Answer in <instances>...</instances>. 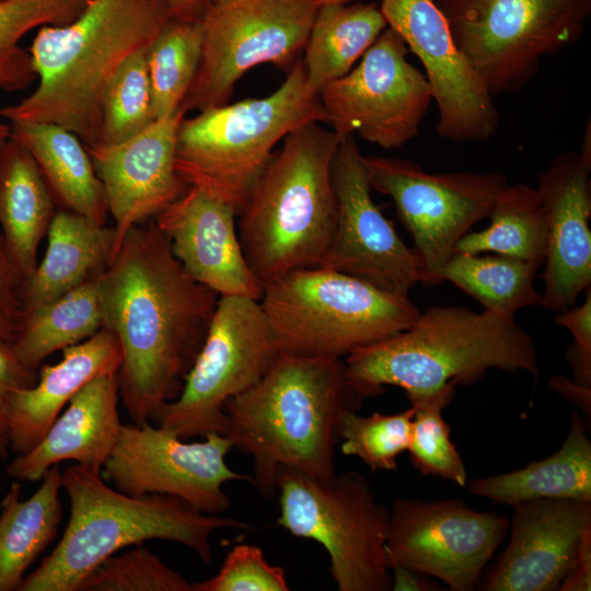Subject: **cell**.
Instances as JSON below:
<instances>
[{"label":"cell","instance_id":"cell-1","mask_svg":"<svg viewBox=\"0 0 591 591\" xmlns=\"http://www.w3.org/2000/svg\"><path fill=\"white\" fill-rule=\"evenodd\" d=\"M99 285L103 328L121 349L119 399L134 424L154 422L178 396L220 297L186 271L153 219L125 234Z\"/></svg>","mask_w":591,"mask_h":591},{"label":"cell","instance_id":"cell-2","mask_svg":"<svg viewBox=\"0 0 591 591\" xmlns=\"http://www.w3.org/2000/svg\"><path fill=\"white\" fill-rule=\"evenodd\" d=\"M362 397L350 385L344 359L280 352L250 389L224 405V436L252 457L250 482L271 498L281 466L317 478L336 474L335 447L343 416Z\"/></svg>","mask_w":591,"mask_h":591},{"label":"cell","instance_id":"cell-3","mask_svg":"<svg viewBox=\"0 0 591 591\" xmlns=\"http://www.w3.org/2000/svg\"><path fill=\"white\" fill-rule=\"evenodd\" d=\"M171 19L163 0H90L72 22L39 27L27 49L37 86L20 102L0 107V117L56 124L85 147L94 146L111 80Z\"/></svg>","mask_w":591,"mask_h":591},{"label":"cell","instance_id":"cell-4","mask_svg":"<svg viewBox=\"0 0 591 591\" xmlns=\"http://www.w3.org/2000/svg\"><path fill=\"white\" fill-rule=\"evenodd\" d=\"M347 379L363 397L389 385L407 398L480 380L493 369L538 376L533 338L514 317L463 306L434 305L405 331L360 347L345 359Z\"/></svg>","mask_w":591,"mask_h":591},{"label":"cell","instance_id":"cell-5","mask_svg":"<svg viewBox=\"0 0 591 591\" xmlns=\"http://www.w3.org/2000/svg\"><path fill=\"white\" fill-rule=\"evenodd\" d=\"M61 486L70 500L68 525L53 552L24 578L20 591H78L100 563L148 540L183 544L209 564L216 531L251 529L234 518L201 512L174 496L127 495L111 488L100 472L79 464L61 473Z\"/></svg>","mask_w":591,"mask_h":591},{"label":"cell","instance_id":"cell-6","mask_svg":"<svg viewBox=\"0 0 591 591\" xmlns=\"http://www.w3.org/2000/svg\"><path fill=\"white\" fill-rule=\"evenodd\" d=\"M339 141L321 123L289 134L239 212L243 253L263 288L290 271L321 266L336 221L333 161Z\"/></svg>","mask_w":591,"mask_h":591},{"label":"cell","instance_id":"cell-7","mask_svg":"<svg viewBox=\"0 0 591 591\" xmlns=\"http://www.w3.org/2000/svg\"><path fill=\"white\" fill-rule=\"evenodd\" d=\"M310 123H326V116L318 95L306 88L302 60H297L270 95L184 117L176 139V172L188 186L239 215L276 144Z\"/></svg>","mask_w":591,"mask_h":591},{"label":"cell","instance_id":"cell-8","mask_svg":"<svg viewBox=\"0 0 591 591\" xmlns=\"http://www.w3.org/2000/svg\"><path fill=\"white\" fill-rule=\"evenodd\" d=\"M259 302L281 352L302 357H346L405 331L420 312L408 297L321 266L271 281Z\"/></svg>","mask_w":591,"mask_h":591},{"label":"cell","instance_id":"cell-9","mask_svg":"<svg viewBox=\"0 0 591 591\" xmlns=\"http://www.w3.org/2000/svg\"><path fill=\"white\" fill-rule=\"evenodd\" d=\"M276 489L277 523L324 547L337 590L392 589L386 554L390 510L376 501L362 475L345 472L324 479L281 466Z\"/></svg>","mask_w":591,"mask_h":591},{"label":"cell","instance_id":"cell-10","mask_svg":"<svg viewBox=\"0 0 591 591\" xmlns=\"http://www.w3.org/2000/svg\"><path fill=\"white\" fill-rule=\"evenodd\" d=\"M489 93L517 92L541 60L579 40L591 0H436Z\"/></svg>","mask_w":591,"mask_h":591},{"label":"cell","instance_id":"cell-11","mask_svg":"<svg viewBox=\"0 0 591 591\" xmlns=\"http://www.w3.org/2000/svg\"><path fill=\"white\" fill-rule=\"evenodd\" d=\"M280 352L259 300L220 297L178 396L161 408L154 425L185 440L223 434L225 403L254 385Z\"/></svg>","mask_w":591,"mask_h":591},{"label":"cell","instance_id":"cell-12","mask_svg":"<svg viewBox=\"0 0 591 591\" xmlns=\"http://www.w3.org/2000/svg\"><path fill=\"white\" fill-rule=\"evenodd\" d=\"M321 0H224L204 18L200 62L182 107L227 104L252 68L287 69L304 49Z\"/></svg>","mask_w":591,"mask_h":591},{"label":"cell","instance_id":"cell-13","mask_svg":"<svg viewBox=\"0 0 591 591\" xmlns=\"http://www.w3.org/2000/svg\"><path fill=\"white\" fill-rule=\"evenodd\" d=\"M372 189L390 197L414 241L421 280L441 283L457 242L488 218L509 184L499 172L428 173L412 160L363 155Z\"/></svg>","mask_w":591,"mask_h":591},{"label":"cell","instance_id":"cell-14","mask_svg":"<svg viewBox=\"0 0 591 591\" xmlns=\"http://www.w3.org/2000/svg\"><path fill=\"white\" fill-rule=\"evenodd\" d=\"M408 51L387 26L357 66L320 91L332 130L383 149L402 148L419 135L433 99L425 73L408 61Z\"/></svg>","mask_w":591,"mask_h":591},{"label":"cell","instance_id":"cell-15","mask_svg":"<svg viewBox=\"0 0 591 591\" xmlns=\"http://www.w3.org/2000/svg\"><path fill=\"white\" fill-rule=\"evenodd\" d=\"M204 438L186 442L150 422L121 424L103 475L127 495H170L201 512L223 514L231 507L223 485L250 480L251 475L228 466L232 443L224 434L211 432Z\"/></svg>","mask_w":591,"mask_h":591},{"label":"cell","instance_id":"cell-16","mask_svg":"<svg viewBox=\"0 0 591 591\" xmlns=\"http://www.w3.org/2000/svg\"><path fill=\"white\" fill-rule=\"evenodd\" d=\"M509 528L503 515L476 511L460 499L396 498L389 519V566L421 572L452 591H471Z\"/></svg>","mask_w":591,"mask_h":591},{"label":"cell","instance_id":"cell-17","mask_svg":"<svg viewBox=\"0 0 591 591\" xmlns=\"http://www.w3.org/2000/svg\"><path fill=\"white\" fill-rule=\"evenodd\" d=\"M336 221L321 267L408 297L421 280L419 259L402 241L371 196V184L356 137H340L333 161Z\"/></svg>","mask_w":591,"mask_h":591},{"label":"cell","instance_id":"cell-18","mask_svg":"<svg viewBox=\"0 0 591 591\" xmlns=\"http://www.w3.org/2000/svg\"><path fill=\"white\" fill-rule=\"evenodd\" d=\"M381 12L421 62L438 107L436 132L454 142L490 139L499 128L494 96L456 46L436 0H381Z\"/></svg>","mask_w":591,"mask_h":591},{"label":"cell","instance_id":"cell-19","mask_svg":"<svg viewBox=\"0 0 591 591\" xmlns=\"http://www.w3.org/2000/svg\"><path fill=\"white\" fill-rule=\"evenodd\" d=\"M186 113L181 106L125 141L86 147L114 219V255L131 228L154 219L188 188L175 167L177 131Z\"/></svg>","mask_w":591,"mask_h":591},{"label":"cell","instance_id":"cell-20","mask_svg":"<svg viewBox=\"0 0 591 591\" xmlns=\"http://www.w3.org/2000/svg\"><path fill=\"white\" fill-rule=\"evenodd\" d=\"M591 163L577 151L557 154L540 174L547 248L540 305L573 306L591 287Z\"/></svg>","mask_w":591,"mask_h":591},{"label":"cell","instance_id":"cell-21","mask_svg":"<svg viewBox=\"0 0 591 591\" xmlns=\"http://www.w3.org/2000/svg\"><path fill=\"white\" fill-rule=\"evenodd\" d=\"M236 217L232 206L188 186L153 220L195 280L219 297L260 300L263 287L243 253Z\"/></svg>","mask_w":591,"mask_h":591},{"label":"cell","instance_id":"cell-22","mask_svg":"<svg viewBox=\"0 0 591 591\" xmlns=\"http://www.w3.org/2000/svg\"><path fill=\"white\" fill-rule=\"evenodd\" d=\"M513 508L509 544L483 589L558 590L591 530V502L542 498Z\"/></svg>","mask_w":591,"mask_h":591},{"label":"cell","instance_id":"cell-23","mask_svg":"<svg viewBox=\"0 0 591 591\" xmlns=\"http://www.w3.org/2000/svg\"><path fill=\"white\" fill-rule=\"evenodd\" d=\"M118 376H96L84 385L56 418L43 439L28 452L16 455L7 473L19 482H37L62 461L102 471L121 427L118 414Z\"/></svg>","mask_w":591,"mask_h":591},{"label":"cell","instance_id":"cell-24","mask_svg":"<svg viewBox=\"0 0 591 591\" xmlns=\"http://www.w3.org/2000/svg\"><path fill=\"white\" fill-rule=\"evenodd\" d=\"M61 351L57 363L40 366L34 385L16 390L9 399V447L18 455L43 439L63 406L84 385L96 376L117 373L121 363L119 341L107 328Z\"/></svg>","mask_w":591,"mask_h":591},{"label":"cell","instance_id":"cell-25","mask_svg":"<svg viewBox=\"0 0 591 591\" xmlns=\"http://www.w3.org/2000/svg\"><path fill=\"white\" fill-rule=\"evenodd\" d=\"M44 257L25 280L27 310L50 302L101 274L115 251V229L59 209L47 231Z\"/></svg>","mask_w":591,"mask_h":591},{"label":"cell","instance_id":"cell-26","mask_svg":"<svg viewBox=\"0 0 591 591\" xmlns=\"http://www.w3.org/2000/svg\"><path fill=\"white\" fill-rule=\"evenodd\" d=\"M11 137L35 160L59 209L106 224L103 185L83 141L71 130L42 121H11Z\"/></svg>","mask_w":591,"mask_h":591},{"label":"cell","instance_id":"cell-27","mask_svg":"<svg viewBox=\"0 0 591 591\" xmlns=\"http://www.w3.org/2000/svg\"><path fill=\"white\" fill-rule=\"evenodd\" d=\"M56 206L35 160L10 136L0 146V231L25 278L37 266L38 246L47 234Z\"/></svg>","mask_w":591,"mask_h":591},{"label":"cell","instance_id":"cell-28","mask_svg":"<svg viewBox=\"0 0 591 591\" xmlns=\"http://www.w3.org/2000/svg\"><path fill=\"white\" fill-rule=\"evenodd\" d=\"M468 491L512 507L542 498L591 502V441L584 419L571 415L567 438L552 455L520 470L474 478Z\"/></svg>","mask_w":591,"mask_h":591},{"label":"cell","instance_id":"cell-29","mask_svg":"<svg viewBox=\"0 0 591 591\" xmlns=\"http://www.w3.org/2000/svg\"><path fill=\"white\" fill-rule=\"evenodd\" d=\"M61 488L59 464L47 471L25 500L20 483L11 485L1 502L0 591L20 590L28 567L56 537L62 517Z\"/></svg>","mask_w":591,"mask_h":591},{"label":"cell","instance_id":"cell-30","mask_svg":"<svg viewBox=\"0 0 591 591\" xmlns=\"http://www.w3.org/2000/svg\"><path fill=\"white\" fill-rule=\"evenodd\" d=\"M386 27L374 3H322L302 61L310 93L347 74Z\"/></svg>","mask_w":591,"mask_h":591},{"label":"cell","instance_id":"cell-31","mask_svg":"<svg viewBox=\"0 0 591 591\" xmlns=\"http://www.w3.org/2000/svg\"><path fill=\"white\" fill-rule=\"evenodd\" d=\"M99 275L61 297L27 310L11 341L18 359L38 371L57 350L79 344L104 326Z\"/></svg>","mask_w":591,"mask_h":591},{"label":"cell","instance_id":"cell-32","mask_svg":"<svg viewBox=\"0 0 591 591\" xmlns=\"http://www.w3.org/2000/svg\"><path fill=\"white\" fill-rule=\"evenodd\" d=\"M489 225L466 233L454 253L498 255L544 264L547 248V227L540 193L526 184H508L497 198Z\"/></svg>","mask_w":591,"mask_h":591},{"label":"cell","instance_id":"cell-33","mask_svg":"<svg viewBox=\"0 0 591 591\" xmlns=\"http://www.w3.org/2000/svg\"><path fill=\"white\" fill-rule=\"evenodd\" d=\"M541 266L514 257L454 253L443 267L441 281H450L484 308L514 317L523 308L540 305L535 275Z\"/></svg>","mask_w":591,"mask_h":591},{"label":"cell","instance_id":"cell-34","mask_svg":"<svg viewBox=\"0 0 591 591\" xmlns=\"http://www.w3.org/2000/svg\"><path fill=\"white\" fill-rule=\"evenodd\" d=\"M202 47L201 20L171 19L147 47L155 119L178 111L195 79Z\"/></svg>","mask_w":591,"mask_h":591},{"label":"cell","instance_id":"cell-35","mask_svg":"<svg viewBox=\"0 0 591 591\" xmlns=\"http://www.w3.org/2000/svg\"><path fill=\"white\" fill-rule=\"evenodd\" d=\"M90 0L0 1V90H24L37 80L28 50L21 39L34 28L66 25L76 20Z\"/></svg>","mask_w":591,"mask_h":591},{"label":"cell","instance_id":"cell-36","mask_svg":"<svg viewBox=\"0 0 591 591\" xmlns=\"http://www.w3.org/2000/svg\"><path fill=\"white\" fill-rule=\"evenodd\" d=\"M456 387L409 397L414 407L409 459L427 476L440 477L464 487L467 472L461 454L450 439L451 428L442 410L452 402Z\"/></svg>","mask_w":591,"mask_h":591},{"label":"cell","instance_id":"cell-37","mask_svg":"<svg viewBox=\"0 0 591 591\" xmlns=\"http://www.w3.org/2000/svg\"><path fill=\"white\" fill-rule=\"evenodd\" d=\"M146 50L130 56L111 80L101 103L95 144L112 146L141 132L154 120Z\"/></svg>","mask_w":591,"mask_h":591},{"label":"cell","instance_id":"cell-38","mask_svg":"<svg viewBox=\"0 0 591 591\" xmlns=\"http://www.w3.org/2000/svg\"><path fill=\"white\" fill-rule=\"evenodd\" d=\"M414 412L410 406L397 414L346 413L339 426L341 453L359 457L373 473L395 471L397 457L409 447Z\"/></svg>","mask_w":591,"mask_h":591},{"label":"cell","instance_id":"cell-39","mask_svg":"<svg viewBox=\"0 0 591 591\" xmlns=\"http://www.w3.org/2000/svg\"><path fill=\"white\" fill-rule=\"evenodd\" d=\"M78 591H194L193 583L144 547L112 555L92 569Z\"/></svg>","mask_w":591,"mask_h":591},{"label":"cell","instance_id":"cell-40","mask_svg":"<svg viewBox=\"0 0 591 591\" xmlns=\"http://www.w3.org/2000/svg\"><path fill=\"white\" fill-rule=\"evenodd\" d=\"M194 591H288L286 570L269 564L255 545H235L213 577L193 583Z\"/></svg>","mask_w":591,"mask_h":591},{"label":"cell","instance_id":"cell-41","mask_svg":"<svg viewBox=\"0 0 591 591\" xmlns=\"http://www.w3.org/2000/svg\"><path fill=\"white\" fill-rule=\"evenodd\" d=\"M586 292L582 304L558 311L555 321L573 338L566 351L573 380L591 386V287Z\"/></svg>","mask_w":591,"mask_h":591},{"label":"cell","instance_id":"cell-42","mask_svg":"<svg viewBox=\"0 0 591 591\" xmlns=\"http://www.w3.org/2000/svg\"><path fill=\"white\" fill-rule=\"evenodd\" d=\"M25 280L0 231V339L10 344L25 316Z\"/></svg>","mask_w":591,"mask_h":591},{"label":"cell","instance_id":"cell-43","mask_svg":"<svg viewBox=\"0 0 591 591\" xmlns=\"http://www.w3.org/2000/svg\"><path fill=\"white\" fill-rule=\"evenodd\" d=\"M38 371L25 367L15 356L11 344L0 339V456L9 454L8 405L13 392L36 383Z\"/></svg>","mask_w":591,"mask_h":591},{"label":"cell","instance_id":"cell-44","mask_svg":"<svg viewBox=\"0 0 591 591\" xmlns=\"http://www.w3.org/2000/svg\"><path fill=\"white\" fill-rule=\"evenodd\" d=\"M558 590H591V530L584 534L572 564L559 584Z\"/></svg>","mask_w":591,"mask_h":591},{"label":"cell","instance_id":"cell-45","mask_svg":"<svg viewBox=\"0 0 591 591\" xmlns=\"http://www.w3.org/2000/svg\"><path fill=\"white\" fill-rule=\"evenodd\" d=\"M549 387L564 399L577 405L588 417L591 415V386L583 385L565 375H554L548 380Z\"/></svg>","mask_w":591,"mask_h":591},{"label":"cell","instance_id":"cell-46","mask_svg":"<svg viewBox=\"0 0 591 591\" xmlns=\"http://www.w3.org/2000/svg\"><path fill=\"white\" fill-rule=\"evenodd\" d=\"M393 591H437L443 590L436 579L401 566L390 567Z\"/></svg>","mask_w":591,"mask_h":591},{"label":"cell","instance_id":"cell-47","mask_svg":"<svg viewBox=\"0 0 591 591\" xmlns=\"http://www.w3.org/2000/svg\"><path fill=\"white\" fill-rule=\"evenodd\" d=\"M173 18L201 20L211 7L210 0H163Z\"/></svg>","mask_w":591,"mask_h":591},{"label":"cell","instance_id":"cell-48","mask_svg":"<svg viewBox=\"0 0 591 591\" xmlns=\"http://www.w3.org/2000/svg\"><path fill=\"white\" fill-rule=\"evenodd\" d=\"M582 158L591 163V126H590V119L588 120V125L586 126L583 138H582V146L580 150L578 151Z\"/></svg>","mask_w":591,"mask_h":591},{"label":"cell","instance_id":"cell-49","mask_svg":"<svg viewBox=\"0 0 591 591\" xmlns=\"http://www.w3.org/2000/svg\"><path fill=\"white\" fill-rule=\"evenodd\" d=\"M11 136V126L0 120V146L4 143Z\"/></svg>","mask_w":591,"mask_h":591},{"label":"cell","instance_id":"cell-50","mask_svg":"<svg viewBox=\"0 0 591 591\" xmlns=\"http://www.w3.org/2000/svg\"><path fill=\"white\" fill-rule=\"evenodd\" d=\"M323 3H349L354 1H360V0H321Z\"/></svg>","mask_w":591,"mask_h":591},{"label":"cell","instance_id":"cell-51","mask_svg":"<svg viewBox=\"0 0 591 591\" xmlns=\"http://www.w3.org/2000/svg\"><path fill=\"white\" fill-rule=\"evenodd\" d=\"M221 1H224V0H210L211 4L218 3V2H221Z\"/></svg>","mask_w":591,"mask_h":591},{"label":"cell","instance_id":"cell-52","mask_svg":"<svg viewBox=\"0 0 591 591\" xmlns=\"http://www.w3.org/2000/svg\"><path fill=\"white\" fill-rule=\"evenodd\" d=\"M1 1V0H0Z\"/></svg>","mask_w":591,"mask_h":591}]
</instances>
